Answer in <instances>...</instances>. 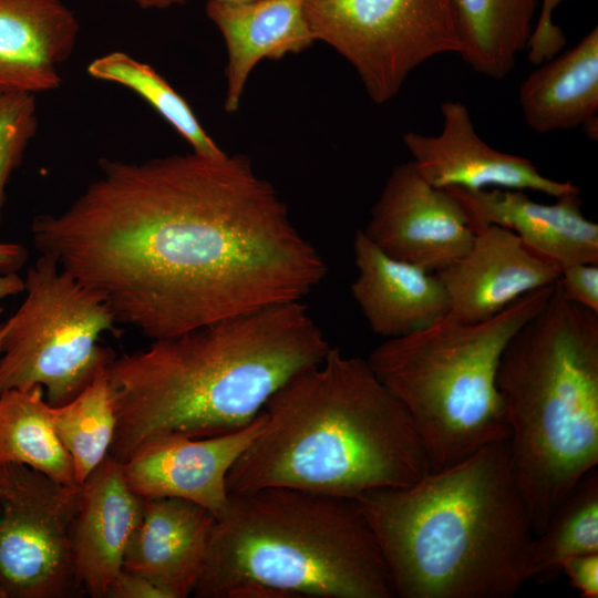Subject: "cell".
<instances>
[{"mask_svg": "<svg viewBox=\"0 0 598 598\" xmlns=\"http://www.w3.org/2000/svg\"><path fill=\"white\" fill-rule=\"evenodd\" d=\"M354 501L395 597L511 598L528 580L536 535L507 439L409 486Z\"/></svg>", "mask_w": 598, "mask_h": 598, "instance_id": "cell-3", "label": "cell"}, {"mask_svg": "<svg viewBox=\"0 0 598 598\" xmlns=\"http://www.w3.org/2000/svg\"><path fill=\"white\" fill-rule=\"evenodd\" d=\"M197 598H394L354 499L290 487L229 493Z\"/></svg>", "mask_w": 598, "mask_h": 598, "instance_id": "cell-5", "label": "cell"}, {"mask_svg": "<svg viewBox=\"0 0 598 598\" xmlns=\"http://www.w3.org/2000/svg\"><path fill=\"white\" fill-rule=\"evenodd\" d=\"M554 285L489 319L462 322L446 315L424 329L385 339L370 352L369 367L412 419L430 471L508 439L496 385L499 361L514 334L545 306Z\"/></svg>", "mask_w": 598, "mask_h": 598, "instance_id": "cell-7", "label": "cell"}, {"mask_svg": "<svg viewBox=\"0 0 598 598\" xmlns=\"http://www.w3.org/2000/svg\"><path fill=\"white\" fill-rule=\"evenodd\" d=\"M598 553V471L585 474L560 501L536 536L528 580H556L571 556Z\"/></svg>", "mask_w": 598, "mask_h": 598, "instance_id": "cell-24", "label": "cell"}, {"mask_svg": "<svg viewBox=\"0 0 598 598\" xmlns=\"http://www.w3.org/2000/svg\"><path fill=\"white\" fill-rule=\"evenodd\" d=\"M142 509L143 497L128 487L121 463L110 454L81 484L73 554L86 595L107 597Z\"/></svg>", "mask_w": 598, "mask_h": 598, "instance_id": "cell-18", "label": "cell"}, {"mask_svg": "<svg viewBox=\"0 0 598 598\" xmlns=\"http://www.w3.org/2000/svg\"><path fill=\"white\" fill-rule=\"evenodd\" d=\"M442 130L436 135L408 132L402 140L421 175L439 188L489 187L535 190L551 197L580 192L571 182L544 176L527 158L501 152L476 133L466 105L441 104Z\"/></svg>", "mask_w": 598, "mask_h": 598, "instance_id": "cell-12", "label": "cell"}, {"mask_svg": "<svg viewBox=\"0 0 598 598\" xmlns=\"http://www.w3.org/2000/svg\"><path fill=\"white\" fill-rule=\"evenodd\" d=\"M305 14L315 40L351 64L377 104L424 62L461 49L453 0H305Z\"/></svg>", "mask_w": 598, "mask_h": 598, "instance_id": "cell-9", "label": "cell"}, {"mask_svg": "<svg viewBox=\"0 0 598 598\" xmlns=\"http://www.w3.org/2000/svg\"><path fill=\"white\" fill-rule=\"evenodd\" d=\"M80 487L0 464V598L85 596L73 554Z\"/></svg>", "mask_w": 598, "mask_h": 598, "instance_id": "cell-10", "label": "cell"}, {"mask_svg": "<svg viewBox=\"0 0 598 598\" xmlns=\"http://www.w3.org/2000/svg\"><path fill=\"white\" fill-rule=\"evenodd\" d=\"M59 214L34 218L35 248L153 340L301 301L327 276L271 183L239 154L102 159Z\"/></svg>", "mask_w": 598, "mask_h": 598, "instance_id": "cell-1", "label": "cell"}, {"mask_svg": "<svg viewBox=\"0 0 598 598\" xmlns=\"http://www.w3.org/2000/svg\"><path fill=\"white\" fill-rule=\"evenodd\" d=\"M37 130L35 94L0 86V223L7 184Z\"/></svg>", "mask_w": 598, "mask_h": 598, "instance_id": "cell-27", "label": "cell"}, {"mask_svg": "<svg viewBox=\"0 0 598 598\" xmlns=\"http://www.w3.org/2000/svg\"><path fill=\"white\" fill-rule=\"evenodd\" d=\"M353 257L358 272L351 295L374 333L406 336L447 315V297L435 272L385 254L362 230L354 235Z\"/></svg>", "mask_w": 598, "mask_h": 598, "instance_id": "cell-17", "label": "cell"}, {"mask_svg": "<svg viewBox=\"0 0 598 598\" xmlns=\"http://www.w3.org/2000/svg\"><path fill=\"white\" fill-rule=\"evenodd\" d=\"M362 231L385 254L435 274L458 259L474 236L456 198L430 184L412 159L394 166Z\"/></svg>", "mask_w": 598, "mask_h": 598, "instance_id": "cell-11", "label": "cell"}, {"mask_svg": "<svg viewBox=\"0 0 598 598\" xmlns=\"http://www.w3.org/2000/svg\"><path fill=\"white\" fill-rule=\"evenodd\" d=\"M89 74L97 80L121 84L144 99L192 146L208 157L226 153L198 122L188 103L151 65L114 51L94 59Z\"/></svg>", "mask_w": 598, "mask_h": 598, "instance_id": "cell-26", "label": "cell"}, {"mask_svg": "<svg viewBox=\"0 0 598 598\" xmlns=\"http://www.w3.org/2000/svg\"><path fill=\"white\" fill-rule=\"evenodd\" d=\"M25 290L24 280L17 272L0 275V300Z\"/></svg>", "mask_w": 598, "mask_h": 598, "instance_id": "cell-32", "label": "cell"}, {"mask_svg": "<svg viewBox=\"0 0 598 598\" xmlns=\"http://www.w3.org/2000/svg\"><path fill=\"white\" fill-rule=\"evenodd\" d=\"M496 385L513 472L537 536L598 464V313L569 301L556 281L507 343Z\"/></svg>", "mask_w": 598, "mask_h": 598, "instance_id": "cell-6", "label": "cell"}, {"mask_svg": "<svg viewBox=\"0 0 598 598\" xmlns=\"http://www.w3.org/2000/svg\"><path fill=\"white\" fill-rule=\"evenodd\" d=\"M265 422L261 411L247 426L206 436H165L140 447L121 463L128 487L143 498L176 497L198 504L218 518L227 507V476Z\"/></svg>", "mask_w": 598, "mask_h": 598, "instance_id": "cell-14", "label": "cell"}, {"mask_svg": "<svg viewBox=\"0 0 598 598\" xmlns=\"http://www.w3.org/2000/svg\"><path fill=\"white\" fill-rule=\"evenodd\" d=\"M79 32L61 0H0V86L33 94L59 87Z\"/></svg>", "mask_w": 598, "mask_h": 598, "instance_id": "cell-20", "label": "cell"}, {"mask_svg": "<svg viewBox=\"0 0 598 598\" xmlns=\"http://www.w3.org/2000/svg\"><path fill=\"white\" fill-rule=\"evenodd\" d=\"M215 522L208 509L186 499L143 498L122 569L148 579L168 598L193 595Z\"/></svg>", "mask_w": 598, "mask_h": 598, "instance_id": "cell-16", "label": "cell"}, {"mask_svg": "<svg viewBox=\"0 0 598 598\" xmlns=\"http://www.w3.org/2000/svg\"><path fill=\"white\" fill-rule=\"evenodd\" d=\"M518 102L530 131L582 127L598 114V29L539 64L520 84Z\"/></svg>", "mask_w": 598, "mask_h": 598, "instance_id": "cell-21", "label": "cell"}, {"mask_svg": "<svg viewBox=\"0 0 598 598\" xmlns=\"http://www.w3.org/2000/svg\"><path fill=\"white\" fill-rule=\"evenodd\" d=\"M2 334H3V323L0 324V344H1Z\"/></svg>", "mask_w": 598, "mask_h": 598, "instance_id": "cell-35", "label": "cell"}, {"mask_svg": "<svg viewBox=\"0 0 598 598\" xmlns=\"http://www.w3.org/2000/svg\"><path fill=\"white\" fill-rule=\"evenodd\" d=\"M50 412L81 485L109 455L115 435L116 416L105 370L71 401L50 405Z\"/></svg>", "mask_w": 598, "mask_h": 598, "instance_id": "cell-25", "label": "cell"}, {"mask_svg": "<svg viewBox=\"0 0 598 598\" xmlns=\"http://www.w3.org/2000/svg\"><path fill=\"white\" fill-rule=\"evenodd\" d=\"M445 189L461 204L473 230L485 225L506 228L561 268L598 262V225L584 215L580 192L561 195L553 204H543L523 189Z\"/></svg>", "mask_w": 598, "mask_h": 598, "instance_id": "cell-15", "label": "cell"}, {"mask_svg": "<svg viewBox=\"0 0 598 598\" xmlns=\"http://www.w3.org/2000/svg\"><path fill=\"white\" fill-rule=\"evenodd\" d=\"M106 598H168L148 579L122 569L110 587Z\"/></svg>", "mask_w": 598, "mask_h": 598, "instance_id": "cell-30", "label": "cell"}, {"mask_svg": "<svg viewBox=\"0 0 598 598\" xmlns=\"http://www.w3.org/2000/svg\"><path fill=\"white\" fill-rule=\"evenodd\" d=\"M43 394L40 385L0 393V464H23L61 484L80 487Z\"/></svg>", "mask_w": 598, "mask_h": 598, "instance_id": "cell-23", "label": "cell"}, {"mask_svg": "<svg viewBox=\"0 0 598 598\" xmlns=\"http://www.w3.org/2000/svg\"><path fill=\"white\" fill-rule=\"evenodd\" d=\"M206 14L226 45L224 107L228 113L238 111L248 78L260 61L299 53L316 41L306 19L305 0H207Z\"/></svg>", "mask_w": 598, "mask_h": 598, "instance_id": "cell-19", "label": "cell"}, {"mask_svg": "<svg viewBox=\"0 0 598 598\" xmlns=\"http://www.w3.org/2000/svg\"><path fill=\"white\" fill-rule=\"evenodd\" d=\"M27 257L28 252L23 246L12 243H0V272H16L23 266Z\"/></svg>", "mask_w": 598, "mask_h": 598, "instance_id": "cell-31", "label": "cell"}, {"mask_svg": "<svg viewBox=\"0 0 598 598\" xmlns=\"http://www.w3.org/2000/svg\"><path fill=\"white\" fill-rule=\"evenodd\" d=\"M561 574L582 598L598 597V553L571 556L561 564Z\"/></svg>", "mask_w": 598, "mask_h": 598, "instance_id": "cell-29", "label": "cell"}, {"mask_svg": "<svg viewBox=\"0 0 598 598\" xmlns=\"http://www.w3.org/2000/svg\"><path fill=\"white\" fill-rule=\"evenodd\" d=\"M331 346L301 301L265 307L114 357L105 368L116 416L110 455L127 461L165 436L240 430Z\"/></svg>", "mask_w": 598, "mask_h": 598, "instance_id": "cell-2", "label": "cell"}, {"mask_svg": "<svg viewBox=\"0 0 598 598\" xmlns=\"http://www.w3.org/2000/svg\"><path fill=\"white\" fill-rule=\"evenodd\" d=\"M557 285L569 301L598 313V262L561 268Z\"/></svg>", "mask_w": 598, "mask_h": 598, "instance_id": "cell-28", "label": "cell"}, {"mask_svg": "<svg viewBox=\"0 0 598 598\" xmlns=\"http://www.w3.org/2000/svg\"><path fill=\"white\" fill-rule=\"evenodd\" d=\"M217 1L227 2V3H244V2H250V1H256V0H217Z\"/></svg>", "mask_w": 598, "mask_h": 598, "instance_id": "cell-34", "label": "cell"}, {"mask_svg": "<svg viewBox=\"0 0 598 598\" xmlns=\"http://www.w3.org/2000/svg\"><path fill=\"white\" fill-rule=\"evenodd\" d=\"M24 283V301L3 323L0 393L40 385L50 405H63L115 357L99 339L116 321L100 296L50 256L41 254Z\"/></svg>", "mask_w": 598, "mask_h": 598, "instance_id": "cell-8", "label": "cell"}, {"mask_svg": "<svg viewBox=\"0 0 598 598\" xmlns=\"http://www.w3.org/2000/svg\"><path fill=\"white\" fill-rule=\"evenodd\" d=\"M262 412L259 433L228 473L229 493L290 487L355 499L430 472L408 411L367 360L338 348L290 378Z\"/></svg>", "mask_w": 598, "mask_h": 598, "instance_id": "cell-4", "label": "cell"}, {"mask_svg": "<svg viewBox=\"0 0 598 598\" xmlns=\"http://www.w3.org/2000/svg\"><path fill=\"white\" fill-rule=\"evenodd\" d=\"M561 267L525 245L511 230L485 225L474 229L467 250L436 272L447 316L462 322L489 319L525 295L554 285Z\"/></svg>", "mask_w": 598, "mask_h": 598, "instance_id": "cell-13", "label": "cell"}, {"mask_svg": "<svg viewBox=\"0 0 598 598\" xmlns=\"http://www.w3.org/2000/svg\"><path fill=\"white\" fill-rule=\"evenodd\" d=\"M144 9H165L176 4H183L187 0H126Z\"/></svg>", "mask_w": 598, "mask_h": 598, "instance_id": "cell-33", "label": "cell"}, {"mask_svg": "<svg viewBox=\"0 0 598 598\" xmlns=\"http://www.w3.org/2000/svg\"><path fill=\"white\" fill-rule=\"evenodd\" d=\"M538 0H453L458 55L475 72L505 79L526 50Z\"/></svg>", "mask_w": 598, "mask_h": 598, "instance_id": "cell-22", "label": "cell"}]
</instances>
